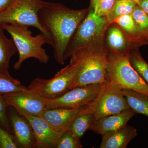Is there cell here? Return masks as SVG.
Listing matches in <instances>:
<instances>
[{"label": "cell", "mask_w": 148, "mask_h": 148, "mask_svg": "<svg viewBox=\"0 0 148 148\" xmlns=\"http://www.w3.org/2000/svg\"><path fill=\"white\" fill-rule=\"evenodd\" d=\"M116 0H90V7L98 16H106L112 10Z\"/></svg>", "instance_id": "25"}, {"label": "cell", "mask_w": 148, "mask_h": 148, "mask_svg": "<svg viewBox=\"0 0 148 148\" xmlns=\"http://www.w3.org/2000/svg\"><path fill=\"white\" fill-rule=\"evenodd\" d=\"M7 115L11 133L18 148H36L34 132L28 120L10 106Z\"/></svg>", "instance_id": "11"}, {"label": "cell", "mask_w": 148, "mask_h": 148, "mask_svg": "<svg viewBox=\"0 0 148 148\" xmlns=\"http://www.w3.org/2000/svg\"><path fill=\"white\" fill-rule=\"evenodd\" d=\"M138 5L148 15V0H139Z\"/></svg>", "instance_id": "30"}, {"label": "cell", "mask_w": 148, "mask_h": 148, "mask_svg": "<svg viewBox=\"0 0 148 148\" xmlns=\"http://www.w3.org/2000/svg\"><path fill=\"white\" fill-rule=\"evenodd\" d=\"M129 60L133 68L148 84V64L139 53L138 49H133L130 51Z\"/></svg>", "instance_id": "21"}, {"label": "cell", "mask_w": 148, "mask_h": 148, "mask_svg": "<svg viewBox=\"0 0 148 148\" xmlns=\"http://www.w3.org/2000/svg\"><path fill=\"white\" fill-rule=\"evenodd\" d=\"M129 108L121 89L106 80L97 97L90 104L82 108L79 113H90L95 120Z\"/></svg>", "instance_id": "8"}, {"label": "cell", "mask_w": 148, "mask_h": 148, "mask_svg": "<svg viewBox=\"0 0 148 148\" xmlns=\"http://www.w3.org/2000/svg\"><path fill=\"white\" fill-rule=\"evenodd\" d=\"M80 139L71 131L67 130L58 139L55 148H81Z\"/></svg>", "instance_id": "24"}, {"label": "cell", "mask_w": 148, "mask_h": 148, "mask_svg": "<svg viewBox=\"0 0 148 148\" xmlns=\"http://www.w3.org/2000/svg\"><path fill=\"white\" fill-rule=\"evenodd\" d=\"M8 106L3 95L0 94V124L11 132L7 115Z\"/></svg>", "instance_id": "28"}, {"label": "cell", "mask_w": 148, "mask_h": 148, "mask_svg": "<svg viewBox=\"0 0 148 148\" xmlns=\"http://www.w3.org/2000/svg\"><path fill=\"white\" fill-rule=\"evenodd\" d=\"M2 95L8 106L21 115L38 116L45 110L46 99L28 88Z\"/></svg>", "instance_id": "10"}, {"label": "cell", "mask_w": 148, "mask_h": 148, "mask_svg": "<svg viewBox=\"0 0 148 148\" xmlns=\"http://www.w3.org/2000/svg\"><path fill=\"white\" fill-rule=\"evenodd\" d=\"M1 25L10 34L18 51V59L14 69L20 70L23 62L29 58H34L42 64H47L49 57L43 46L47 44L50 45V42L45 35L41 33L34 36L29 27L7 24Z\"/></svg>", "instance_id": "3"}, {"label": "cell", "mask_w": 148, "mask_h": 148, "mask_svg": "<svg viewBox=\"0 0 148 148\" xmlns=\"http://www.w3.org/2000/svg\"><path fill=\"white\" fill-rule=\"evenodd\" d=\"M82 51V67L79 75L71 88L106 81L108 51L106 43L80 49Z\"/></svg>", "instance_id": "7"}, {"label": "cell", "mask_w": 148, "mask_h": 148, "mask_svg": "<svg viewBox=\"0 0 148 148\" xmlns=\"http://www.w3.org/2000/svg\"><path fill=\"white\" fill-rule=\"evenodd\" d=\"M51 3L43 0H15L9 8L0 13V24L34 27L46 36L53 47L51 36L41 25L39 19L40 11Z\"/></svg>", "instance_id": "6"}, {"label": "cell", "mask_w": 148, "mask_h": 148, "mask_svg": "<svg viewBox=\"0 0 148 148\" xmlns=\"http://www.w3.org/2000/svg\"><path fill=\"white\" fill-rule=\"evenodd\" d=\"M28 120L34 132L36 148H53L63 133L58 132L39 116H23Z\"/></svg>", "instance_id": "13"}, {"label": "cell", "mask_w": 148, "mask_h": 148, "mask_svg": "<svg viewBox=\"0 0 148 148\" xmlns=\"http://www.w3.org/2000/svg\"><path fill=\"white\" fill-rule=\"evenodd\" d=\"M121 90L130 108L135 113L148 117V95L130 89H123Z\"/></svg>", "instance_id": "18"}, {"label": "cell", "mask_w": 148, "mask_h": 148, "mask_svg": "<svg viewBox=\"0 0 148 148\" xmlns=\"http://www.w3.org/2000/svg\"><path fill=\"white\" fill-rule=\"evenodd\" d=\"M138 4L132 0H116L112 10L106 16L111 24L115 18L121 15L131 14Z\"/></svg>", "instance_id": "20"}, {"label": "cell", "mask_w": 148, "mask_h": 148, "mask_svg": "<svg viewBox=\"0 0 148 148\" xmlns=\"http://www.w3.org/2000/svg\"><path fill=\"white\" fill-rule=\"evenodd\" d=\"M4 30L0 24V73L10 75L11 58L18 51L12 38H9L4 34Z\"/></svg>", "instance_id": "17"}, {"label": "cell", "mask_w": 148, "mask_h": 148, "mask_svg": "<svg viewBox=\"0 0 148 148\" xmlns=\"http://www.w3.org/2000/svg\"><path fill=\"white\" fill-rule=\"evenodd\" d=\"M144 45H148V29L140 36Z\"/></svg>", "instance_id": "31"}, {"label": "cell", "mask_w": 148, "mask_h": 148, "mask_svg": "<svg viewBox=\"0 0 148 148\" xmlns=\"http://www.w3.org/2000/svg\"><path fill=\"white\" fill-rule=\"evenodd\" d=\"M15 0H0V13L10 6Z\"/></svg>", "instance_id": "29"}, {"label": "cell", "mask_w": 148, "mask_h": 148, "mask_svg": "<svg viewBox=\"0 0 148 148\" xmlns=\"http://www.w3.org/2000/svg\"><path fill=\"white\" fill-rule=\"evenodd\" d=\"M81 108H56L46 109L39 115L56 130L64 133L79 113Z\"/></svg>", "instance_id": "15"}, {"label": "cell", "mask_w": 148, "mask_h": 148, "mask_svg": "<svg viewBox=\"0 0 148 148\" xmlns=\"http://www.w3.org/2000/svg\"><path fill=\"white\" fill-rule=\"evenodd\" d=\"M83 56L81 50L71 56L70 64L58 71L49 79L36 78L27 87L47 100L54 99L70 90L77 78L82 67Z\"/></svg>", "instance_id": "2"}, {"label": "cell", "mask_w": 148, "mask_h": 148, "mask_svg": "<svg viewBox=\"0 0 148 148\" xmlns=\"http://www.w3.org/2000/svg\"><path fill=\"white\" fill-rule=\"evenodd\" d=\"M140 33V37L148 29V15L138 4L131 14Z\"/></svg>", "instance_id": "26"}, {"label": "cell", "mask_w": 148, "mask_h": 148, "mask_svg": "<svg viewBox=\"0 0 148 148\" xmlns=\"http://www.w3.org/2000/svg\"><path fill=\"white\" fill-rule=\"evenodd\" d=\"M106 43L108 51L116 53L130 51L144 45L140 38L129 34L114 23L107 30Z\"/></svg>", "instance_id": "12"}, {"label": "cell", "mask_w": 148, "mask_h": 148, "mask_svg": "<svg viewBox=\"0 0 148 148\" xmlns=\"http://www.w3.org/2000/svg\"><path fill=\"white\" fill-rule=\"evenodd\" d=\"M94 120L90 113H79L71 123L68 130L75 134L80 139L82 138Z\"/></svg>", "instance_id": "19"}, {"label": "cell", "mask_w": 148, "mask_h": 148, "mask_svg": "<svg viewBox=\"0 0 148 148\" xmlns=\"http://www.w3.org/2000/svg\"><path fill=\"white\" fill-rule=\"evenodd\" d=\"M110 25L106 16H97L89 8L69 42L65 61L78 51L105 42L106 34Z\"/></svg>", "instance_id": "5"}, {"label": "cell", "mask_w": 148, "mask_h": 148, "mask_svg": "<svg viewBox=\"0 0 148 148\" xmlns=\"http://www.w3.org/2000/svg\"><path fill=\"white\" fill-rule=\"evenodd\" d=\"M102 84H93L77 86L58 98L46 99L45 110L56 108H82L95 100L101 91Z\"/></svg>", "instance_id": "9"}, {"label": "cell", "mask_w": 148, "mask_h": 148, "mask_svg": "<svg viewBox=\"0 0 148 148\" xmlns=\"http://www.w3.org/2000/svg\"><path fill=\"white\" fill-rule=\"evenodd\" d=\"M113 23L118 25L125 32L129 34L140 38L138 27L131 14H124L117 17Z\"/></svg>", "instance_id": "23"}, {"label": "cell", "mask_w": 148, "mask_h": 148, "mask_svg": "<svg viewBox=\"0 0 148 148\" xmlns=\"http://www.w3.org/2000/svg\"><path fill=\"white\" fill-rule=\"evenodd\" d=\"M27 88L21 84L20 81L10 75L0 73V94L20 91Z\"/></svg>", "instance_id": "22"}, {"label": "cell", "mask_w": 148, "mask_h": 148, "mask_svg": "<svg viewBox=\"0 0 148 148\" xmlns=\"http://www.w3.org/2000/svg\"><path fill=\"white\" fill-rule=\"evenodd\" d=\"M0 148H18L11 133L1 124Z\"/></svg>", "instance_id": "27"}, {"label": "cell", "mask_w": 148, "mask_h": 148, "mask_svg": "<svg viewBox=\"0 0 148 148\" xmlns=\"http://www.w3.org/2000/svg\"><path fill=\"white\" fill-rule=\"evenodd\" d=\"M88 11L89 8L75 10L53 3L40 11V23L52 38L54 57L58 64H65L69 42Z\"/></svg>", "instance_id": "1"}, {"label": "cell", "mask_w": 148, "mask_h": 148, "mask_svg": "<svg viewBox=\"0 0 148 148\" xmlns=\"http://www.w3.org/2000/svg\"><path fill=\"white\" fill-rule=\"evenodd\" d=\"M135 114L134 111L129 108L119 113L103 117L93 120L88 130H92L96 134L103 135L106 132L125 126Z\"/></svg>", "instance_id": "14"}, {"label": "cell", "mask_w": 148, "mask_h": 148, "mask_svg": "<svg viewBox=\"0 0 148 148\" xmlns=\"http://www.w3.org/2000/svg\"><path fill=\"white\" fill-rule=\"evenodd\" d=\"M129 53L108 51L106 80L121 89H130L148 95V84L130 64Z\"/></svg>", "instance_id": "4"}, {"label": "cell", "mask_w": 148, "mask_h": 148, "mask_svg": "<svg viewBox=\"0 0 148 148\" xmlns=\"http://www.w3.org/2000/svg\"><path fill=\"white\" fill-rule=\"evenodd\" d=\"M132 1H135V2H136L137 4H138L139 0H132Z\"/></svg>", "instance_id": "32"}, {"label": "cell", "mask_w": 148, "mask_h": 148, "mask_svg": "<svg viewBox=\"0 0 148 148\" xmlns=\"http://www.w3.org/2000/svg\"><path fill=\"white\" fill-rule=\"evenodd\" d=\"M138 135L136 128L126 125L102 136L101 148H126L131 140Z\"/></svg>", "instance_id": "16"}]
</instances>
